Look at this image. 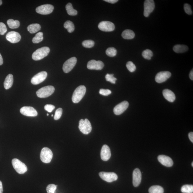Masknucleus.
<instances>
[{
    "label": "nucleus",
    "instance_id": "obj_1",
    "mask_svg": "<svg viewBox=\"0 0 193 193\" xmlns=\"http://www.w3.org/2000/svg\"><path fill=\"white\" fill-rule=\"evenodd\" d=\"M86 91V87L83 85L78 87L74 92L72 97V101L73 103H79L84 97Z\"/></svg>",
    "mask_w": 193,
    "mask_h": 193
},
{
    "label": "nucleus",
    "instance_id": "obj_2",
    "mask_svg": "<svg viewBox=\"0 0 193 193\" xmlns=\"http://www.w3.org/2000/svg\"><path fill=\"white\" fill-rule=\"evenodd\" d=\"M50 51V48L47 47H43L37 49L32 54V58L35 60L42 59L48 55Z\"/></svg>",
    "mask_w": 193,
    "mask_h": 193
},
{
    "label": "nucleus",
    "instance_id": "obj_3",
    "mask_svg": "<svg viewBox=\"0 0 193 193\" xmlns=\"http://www.w3.org/2000/svg\"><path fill=\"white\" fill-rule=\"evenodd\" d=\"M55 88L52 86H47L41 88L36 92L37 95L40 98H45L48 97L54 93Z\"/></svg>",
    "mask_w": 193,
    "mask_h": 193
},
{
    "label": "nucleus",
    "instance_id": "obj_4",
    "mask_svg": "<svg viewBox=\"0 0 193 193\" xmlns=\"http://www.w3.org/2000/svg\"><path fill=\"white\" fill-rule=\"evenodd\" d=\"M12 164L13 167L18 173L24 174L27 171V166L18 159H13L12 160Z\"/></svg>",
    "mask_w": 193,
    "mask_h": 193
},
{
    "label": "nucleus",
    "instance_id": "obj_5",
    "mask_svg": "<svg viewBox=\"0 0 193 193\" xmlns=\"http://www.w3.org/2000/svg\"><path fill=\"white\" fill-rule=\"evenodd\" d=\"M79 128L81 132L85 135L89 134L92 130L91 124L87 119H81L79 122Z\"/></svg>",
    "mask_w": 193,
    "mask_h": 193
},
{
    "label": "nucleus",
    "instance_id": "obj_6",
    "mask_svg": "<svg viewBox=\"0 0 193 193\" xmlns=\"http://www.w3.org/2000/svg\"><path fill=\"white\" fill-rule=\"evenodd\" d=\"M53 153L50 149L44 147L41 149L40 154L41 160L44 163H49L51 161L53 158Z\"/></svg>",
    "mask_w": 193,
    "mask_h": 193
},
{
    "label": "nucleus",
    "instance_id": "obj_7",
    "mask_svg": "<svg viewBox=\"0 0 193 193\" xmlns=\"http://www.w3.org/2000/svg\"><path fill=\"white\" fill-rule=\"evenodd\" d=\"M77 62V59L75 57H72L64 63L63 66V69L64 72H69L74 67Z\"/></svg>",
    "mask_w": 193,
    "mask_h": 193
},
{
    "label": "nucleus",
    "instance_id": "obj_8",
    "mask_svg": "<svg viewBox=\"0 0 193 193\" xmlns=\"http://www.w3.org/2000/svg\"><path fill=\"white\" fill-rule=\"evenodd\" d=\"M99 175L103 180L108 182H112L118 179V176L114 173L101 172L100 173Z\"/></svg>",
    "mask_w": 193,
    "mask_h": 193
},
{
    "label": "nucleus",
    "instance_id": "obj_9",
    "mask_svg": "<svg viewBox=\"0 0 193 193\" xmlns=\"http://www.w3.org/2000/svg\"><path fill=\"white\" fill-rule=\"evenodd\" d=\"M54 7L50 4L41 5L37 8L36 11L39 14L42 15H47L51 14L54 10Z\"/></svg>",
    "mask_w": 193,
    "mask_h": 193
},
{
    "label": "nucleus",
    "instance_id": "obj_10",
    "mask_svg": "<svg viewBox=\"0 0 193 193\" xmlns=\"http://www.w3.org/2000/svg\"><path fill=\"white\" fill-rule=\"evenodd\" d=\"M144 11V15L145 17H148L151 13L152 12L155 8V5L153 0H146L145 1Z\"/></svg>",
    "mask_w": 193,
    "mask_h": 193
},
{
    "label": "nucleus",
    "instance_id": "obj_11",
    "mask_svg": "<svg viewBox=\"0 0 193 193\" xmlns=\"http://www.w3.org/2000/svg\"><path fill=\"white\" fill-rule=\"evenodd\" d=\"M98 27L101 31L112 32L115 29V26L113 23L107 21H104L100 23Z\"/></svg>",
    "mask_w": 193,
    "mask_h": 193
},
{
    "label": "nucleus",
    "instance_id": "obj_12",
    "mask_svg": "<svg viewBox=\"0 0 193 193\" xmlns=\"http://www.w3.org/2000/svg\"><path fill=\"white\" fill-rule=\"evenodd\" d=\"M47 76V73L46 72H41L32 78L31 81L32 84L34 85L41 84L46 79Z\"/></svg>",
    "mask_w": 193,
    "mask_h": 193
},
{
    "label": "nucleus",
    "instance_id": "obj_13",
    "mask_svg": "<svg viewBox=\"0 0 193 193\" xmlns=\"http://www.w3.org/2000/svg\"><path fill=\"white\" fill-rule=\"evenodd\" d=\"M104 66L103 62L100 60L96 61L95 60H92L88 62L87 67L90 70H101L103 69Z\"/></svg>",
    "mask_w": 193,
    "mask_h": 193
},
{
    "label": "nucleus",
    "instance_id": "obj_14",
    "mask_svg": "<svg viewBox=\"0 0 193 193\" xmlns=\"http://www.w3.org/2000/svg\"><path fill=\"white\" fill-rule=\"evenodd\" d=\"M20 112L23 115L28 117H35L38 115V113L33 107L25 106L20 109Z\"/></svg>",
    "mask_w": 193,
    "mask_h": 193
},
{
    "label": "nucleus",
    "instance_id": "obj_15",
    "mask_svg": "<svg viewBox=\"0 0 193 193\" xmlns=\"http://www.w3.org/2000/svg\"><path fill=\"white\" fill-rule=\"evenodd\" d=\"M171 74L168 71H162L158 73L155 77V81L158 83L165 82L171 77Z\"/></svg>",
    "mask_w": 193,
    "mask_h": 193
},
{
    "label": "nucleus",
    "instance_id": "obj_16",
    "mask_svg": "<svg viewBox=\"0 0 193 193\" xmlns=\"http://www.w3.org/2000/svg\"><path fill=\"white\" fill-rule=\"evenodd\" d=\"M129 103L127 101H123L115 107L113 109V112L116 115H120L127 109Z\"/></svg>",
    "mask_w": 193,
    "mask_h": 193
},
{
    "label": "nucleus",
    "instance_id": "obj_17",
    "mask_svg": "<svg viewBox=\"0 0 193 193\" xmlns=\"http://www.w3.org/2000/svg\"><path fill=\"white\" fill-rule=\"evenodd\" d=\"M6 38L7 40L11 43H18L20 40L21 37L20 33L15 31H11L7 33Z\"/></svg>",
    "mask_w": 193,
    "mask_h": 193
},
{
    "label": "nucleus",
    "instance_id": "obj_18",
    "mask_svg": "<svg viewBox=\"0 0 193 193\" xmlns=\"http://www.w3.org/2000/svg\"><path fill=\"white\" fill-rule=\"evenodd\" d=\"M158 160L161 164L166 167H171L173 164V162L172 159L166 155H160L158 157Z\"/></svg>",
    "mask_w": 193,
    "mask_h": 193
},
{
    "label": "nucleus",
    "instance_id": "obj_19",
    "mask_svg": "<svg viewBox=\"0 0 193 193\" xmlns=\"http://www.w3.org/2000/svg\"><path fill=\"white\" fill-rule=\"evenodd\" d=\"M142 175L140 170L137 168L133 173V184L135 187L139 186L141 182Z\"/></svg>",
    "mask_w": 193,
    "mask_h": 193
},
{
    "label": "nucleus",
    "instance_id": "obj_20",
    "mask_svg": "<svg viewBox=\"0 0 193 193\" xmlns=\"http://www.w3.org/2000/svg\"><path fill=\"white\" fill-rule=\"evenodd\" d=\"M111 152L109 147L107 145H104L101 150V156L102 160L104 161H108L111 157Z\"/></svg>",
    "mask_w": 193,
    "mask_h": 193
},
{
    "label": "nucleus",
    "instance_id": "obj_21",
    "mask_svg": "<svg viewBox=\"0 0 193 193\" xmlns=\"http://www.w3.org/2000/svg\"><path fill=\"white\" fill-rule=\"evenodd\" d=\"M163 95L168 101L173 103L175 101L176 96L174 93L168 89H165L163 91Z\"/></svg>",
    "mask_w": 193,
    "mask_h": 193
},
{
    "label": "nucleus",
    "instance_id": "obj_22",
    "mask_svg": "<svg viewBox=\"0 0 193 193\" xmlns=\"http://www.w3.org/2000/svg\"><path fill=\"white\" fill-rule=\"evenodd\" d=\"M13 83V77L12 75L9 74L5 79L4 86L5 89L8 90L12 87Z\"/></svg>",
    "mask_w": 193,
    "mask_h": 193
},
{
    "label": "nucleus",
    "instance_id": "obj_23",
    "mask_svg": "<svg viewBox=\"0 0 193 193\" xmlns=\"http://www.w3.org/2000/svg\"><path fill=\"white\" fill-rule=\"evenodd\" d=\"M135 33L133 31L130 29H126L123 31L122 36L125 39H131L135 37Z\"/></svg>",
    "mask_w": 193,
    "mask_h": 193
},
{
    "label": "nucleus",
    "instance_id": "obj_24",
    "mask_svg": "<svg viewBox=\"0 0 193 193\" xmlns=\"http://www.w3.org/2000/svg\"><path fill=\"white\" fill-rule=\"evenodd\" d=\"M188 49V47L184 45H176L173 48L174 51L176 53H184L187 51Z\"/></svg>",
    "mask_w": 193,
    "mask_h": 193
},
{
    "label": "nucleus",
    "instance_id": "obj_25",
    "mask_svg": "<svg viewBox=\"0 0 193 193\" xmlns=\"http://www.w3.org/2000/svg\"><path fill=\"white\" fill-rule=\"evenodd\" d=\"M41 29V26L38 24H33L28 26V31L29 33L33 34L36 33Z\"/></svg>",
    "mask_w": 193,
    "mask_h": 193
},
{
    "label": "nucleus",
    "instance_id": "obj_26",
    "mask_svg": "<svg viewBox=\"0 0 193 193\" xmlns=\"http://www.w3.org/2000/svg\"><path fill=\"white\" fill-rule=\"evenodd\" d=\"M66 8L68 14L70 16H75L77 14V11L73 9L72 5L71 3H68L66 5Z\"/></svg>",
    "mask_w": 193,
    "mask_h": 193
},
{
    "label": "nucleus",
    "instance_id": "obj_27",
    "mask_svg": "<svg viewBox=\"0 0 193 193\" xmlns=\"http://www.w3.org/2000/svg\"><path fill=\"white\" fill-rule=\"evenodd\" d=\"M7 23L9 27L11 29L18 28L20 26V22L18 20L9 19L7 20Z\"/></svg>",
    "mask_w": 193,
    "mask_h": 193
},
{
    "label": "nucleus",
    "instance_id": "obj_28",
    "mask_svg": "<svg viewBox=\"0 0 193 193\" xmlns=\"http://www.w3.org/2000/svg\"><path fill=\"white\" fill-rule=\"evenodd\" d=\"M64 28L67 29L68 32L71 33L75 30V26L73 23L71 21L68 20L64 24Z\"/></svg>",
    "mask_w": 193,
    "mask_h": 193
},
{
    "label": "nucleus",
    "instance_id": "obj_29",
    "mask_svg": "<svg viewBox=\"0 0 193 193\" xmlns=\"http://www.w3.org/2000/svg\"><path fill=\"white\" fill-rule=\"evenodd\" d=\"M149 193H164V188L160 186H153L149 189Z\"/></svg>",
    "mask_w": 193,
    "mask_h": 193
},
{
    "label": "nucleus",
    "instance_id": "obj_30",
    "mask_svg": "<svg viewBox=\"0 0 193 193\" xmlns=\"http://www.w3.org/2000/svg\"><path fill=\"white\" fill-rule=\"evenodd\" d=\"M181 191L183 193H193V185H183L181 187Z\"/></svg>",
    "mask_w": 193,
    "mask_h": 193
},
{
    "label": "nucleus",
    "instance_id": "obj_31",
    "mask_svg": "<svg viewBox=\"0 0 193 193\" xmlns=\"http://www.w3.org/2000/svg\"><path fill=\"white\" fill-rule=\"evenodd\" d=\"M43 39V33L40 32L37 33L32 39V42L34 43H38L42 41Z\"/></svg>",
    "mask_w": 193,
    "mask_h": 193
},
{
    "label": "nucleus",
    "instance_id": "obj_32",
    "mask_svg": "<svg viewBox=\"0 0 193 193\" xmlns=\"http://www.w3.org/2000/svg\"><path fill=\"white\" fill-rule=\"evenodd\" d=\"M142 55L145 59L150 60L153 56V53L152 51L147 49L143 51Z\"/></svg>",
    "mask_w": 193,
    "mask_h": 193
},
{
    "label": "nucleus",
    "instance_id": "obj_33",
    "mask_svg": "<svg viewBox=\"0 0 193 193\" xmlns=\"http://www.w3.org/2000/svg\"><path fill=\"white\" fill-rule=\"evenodd\" d=\"M106 52L108 56L113 57L116 55L117 51L114 47H109L106 51Z\"/></svg>",
    "mask_w": 193,
    "mask_h": 193
},
{
    "label": "nucleus",
    "instance_id": "obj_34",
    "mask_svg": "<svg viewBox=\"0 0 193 193\" xmlns=\"http://www.w3.org/2000/svg\"><path fill=\"white\" fill-rule=\"evenodd\" d=\"M82 44L83 46L85 48H91L94 46V42L91 40H88L83 41Z\"/></svg>",
    "mask_w": 193,
    "mask_h": 193
},
{
    "label": "nucleus",
    "instance_id": "obj_35",
    "mask_svg": "<svg viewBox=\"0 0 193 193\" xmlns=\"http://www.w3.org/2000/svg\"><path fill=\"white\" fill-rule=\"evenodd\" d=\"M113 75H114L113 74H107L105 76L106 80L108 81V82H110L112 84H116V81L117 80V79L116 78L114 77Z\"/></svg>",
    "mask_w": 193,
    "mask_h": 193
},
{
    "label": "nucleus",
    "instance_id": "obj_36",
    "mask_svg": "<svg viewBox=\"0 0 193 193\" xmlns=\"http://www.w3.org/2000/svg\"><path fill=\"white\" fill-rule=\"evenodd\" d=\"M126 67L128 70L131 72H135L136 69V67L135 64L131 61L128 62L127 63Z\"/></svg>",
    "mask_w": 193,
    "mask_h": 193
},
{
    "label": "nucleus",
    "instance_id": "obj_37",
    "mask_svg": "<svg viewBox=\"0 0 193 193\" xmlns=\"http://www.w3.org/2000/svg\"><path fill=\"white\" fill-rule=\"evenodd\" d=\"M56 189L57 186L56 185L51 184L47 186L46 190L47 193H55Z\"/></svg>",
    "mask_w": 193,
    "mask_h": 193
},
{
    "label": "nucleus",
    "instance_id": "obj_38",
    "mask_svg": "<svg viewBox=\"0 0 193 193\" xmlns=\"http://www.w3.org/2000/svg\"><path fill=\"white\" fill-rule=\"evenodd\" d=\"M62 112L63 109L60 108L57 109L54 116V120H57L60 119L62 116Z\"/></svg>",
    "mask_w": 193,
    "mask_h": 193
},
{
    "label": "nucleus",
    "instance_id": "obj_39",
    "mask_svg": "<svg viewBox=\"0 0 193 193\" xmlns=\"http://www.w3.org/2000/svg\"><path fill=\"white\" fill-rule=\"evenodd\" d=\"M7 32L6 26L2 22H0V35H4Z\"/></svg>",
    "mask_w": 193,
    "mask_h": 193
},
{
    "label": "nucleus",
    "instance_id": "obj_40",
    "mask_svg": "<svg viewBox=\"0 0 193 193\" xmlns=\"http://www.w3.org/2000/svg\"><path fill=\"white\" fill-rule=\"evenodd\" d=\"M184 9L185 12L188 15H192V12L191 8V5L188 4H185L184 5Z\"/></svg>",
    "mask_w": 193,
    "mask_h": 193
},
{
    "label": "nucleus",
    "instance_id": "obj_41",
    "mask_svg": "<svg viewBox=\"0 0 193 193\" xmlns=\"http://www.w3.org/2000/svg\"><path fill=\"white\" fill-rule=\"evenodd\" d=\"M111 90L108 89H101L99 91V93L101 95L104 96H108L111 93Z\"/></svg>",
    "mask_w": 193,
    "mask_h": 193
},
{
    "label": "nucleus",
    "instance_id": "obj_42",
    "mask_svg": "<svg viewBox=\"0 0 193 193\" xmlns=\"http://www.w3.org/2000/svg\"><path fill=\"white\" fill-rule=\"evenodd\" d=\"M55 108L54 106L52 105H45L44 106V109L48 112H51Z\"/></svg>",
    "mask_w": 193,
    "mask_h": 193
},
{
    "label": "nucleus",
    "instance_id": "obj_43",
    "mask_svg": "<svg viewBox=\"0 0 193 193\" xmlns=\"http://www.w3.org/2000/svg\"><path fill=\"white\" fill-rule=\"evenodd\" d=\"M188 137L192 142H193V132H191L188 134Z\"/></svg>",
    "mask_w": 193,
    "mask_h": 193
},
{
    "label": "nucleus",
    "instance_id": "obj_44",
    "mask_svg": "<svg viewBox=\"0 0 193 193\" xmlns=\"http://www.w3.org/2000/svg\"><path fill=\"white\" fill-rule=\"evenodd\" d=\"M104 1L112 4L116 3L118 1V0H105Z\"/></svg>",
    "mask_w": 193,
    "mask_h": 193
},
{
    "label": "nucleus",
    "instance_id": "obj_45",
    "mask_svg": "<svg viewBox=\"0 0 193 193\" xmlns=\"http://www.w3.org/2000/svg\"><path fill=\"white\" fill-rule=\"evenodd\" d=\"M3 191L2 183L0 181V193H3Z\"/></svg>",
    "mask_w": 193,
    "mask_h": 193
},
{
    "label": "nucleus",
    "instance_id": "obj_46",
    "mask_svg": "<svg viewBox=\"0 0 193 193\" xmlns=\"http://www.w3.org/2000/svg\"><path fill=\"white\" fill-rule=\"evenodd\" d=\"M189 77H190L191 80H193V69L191 71L190 75H189Z\"/></svg>",
    "mask_w": 193,
    "mask_h": 193
},
{
    "label": "nucleus",
    "instance_id": "obj_47",
    "mask_svg": "<svg viewBox=\"0 0 193 193\" xmlns=\"http://www.w3.org/2000/svg\"><path fill=\"white\" fill-rule=\"evenodd\" d=\"M3 63V60L1 54H0V66L2 65Z\"/></svg>",
    "mask_w": 193,
    "mask_h": 193
},
{
    "label": "nucleus",
    "instance_id": "obj_48",
    "mask_svg": "<svg viewBox=\"0 0 193 193\" xmlns=\"http://www.w3.org/2000/svg\"><path fill=\"white\" fill-rule=\"evenodd\" d=\"M2 4V1H1V0H0V5H1Z\"/></svg>",
    "mask_w": 193,
    "mask_h": 193
},
{
    "label": "nucleus",
    "instance_id": "obj_49",
    "mask_svg": "<svg viewBox=\"0 0 193 193\" xmlns=\"http://www.w3.org/2000/svg\"><path fill=\"white\" fill-rule=\"evenodd\" d=\"M192 167H193V162H192Z\"/></svg>",
    "mask_w": 193,
    "mask_h": 193
},
{
    "label": "nucleus",
    "instance_id": "obj_50",
    "mask_svg": "<svg viewBox=\"0 0 193 193\" xmlns=\"http://www.w3.org/2000/svg\"><path fill=\"white\" fill-rule=\"evenodd\" d=\"M47 116H49V114H47Z\"/></svg>",
    "mask_w": 193,
    "mask_h": 193
},
{
    "label": "nucleus",
    "instance_id": "obj_51",
    "mask_svg": "<svg viewBox=\"0 0 193 193\" xmlns=\"http://www.w3.org/2000/svg\"><path fill=\"white\" fill-rule=\"evenodd\" d=\"M52 117H53V115H52Z\"/></svg>",
    "mask_w": 193,
    "mask_h": 193
}]
</instances>
